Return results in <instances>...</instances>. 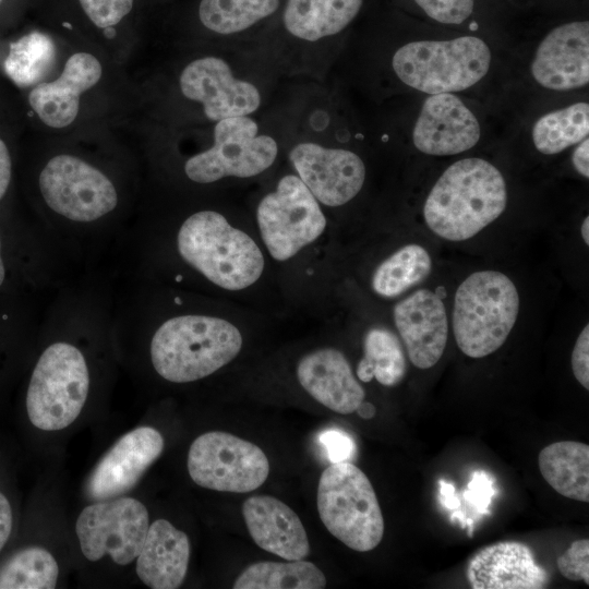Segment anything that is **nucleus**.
Masks as SVG:
<instances>
[{
	"label": "nucleus",
	"mask_w": 589,
	"mask_h": 589,
	"mask_svg": "<svg viewBox=\"0 0 589 589\" xmlns=\"http://www.w3.org/2000/svg\"><path fill=\"white\" fill-rule=\"evenodd\" d=\"M242 515L253 541L263 550L287 561L305 558L310 542L302 521L284 502L255 495L242 505Z\"/></svg>",
	"instance_id": "nucleus-20"
},
{
	"label": "nucleus",
	"mask_w": 589,
	"mask_h": 589,
	"mask_svg": "<svg viewBox=\"0 0 589 589\" xmlns=\"http://www.w3.org/2000/svg\"><path fill=\"white\" fill-rule=\"evenodd\" d=\"M393 315L411 363L423 370L435 365L448 336L446 309L437 293L419 289L399 301Z\"/></svg>",
	"instance_id": "nucleus-16"
},
{
	"label": "nucleus",
	"mask_w": 589,
	"mask_h": 589,
	"mask_svg": "<svg viewBox=\"0 0 589 589\" xmlns=\"http://www.w3.org/2000/svg\"><path fill=\"white\" fill-rule=\"evenodd\" d=\"M491 64V47L473 35L408 41L388 58L398 83L428 95L469 89L488 75Z\"/></svg>",
	"instance_id": "nucleus-6"
},
{
	"label": "nucleus",
	"mask_w": 589,
	"mask_h": 589,
	"mask_svg": "<svg viewBox=\"0 0 589 589\" xmlns=\"http://www.w3.org/2000/svg\"><path fill=\"white\" fill-rule=\"evenodd\" d=\"M467 579L473 589H540L548 572L536 563L531 549L517 541H501L480 549L468 562Z\"/></svg>",
	"instance_id": "nucleus-17"
},
{
	"label": "nucleus",
	"mask_w": 589,
	"mask_h": 589,
	"mask_svg": "<svg viewBox=\"0 0 589 589\" xmlns=\"http://www.w3.org/2000/svg\"><path fill=\"white\" fill-rule=\"evenodd\" d=\"M363 358L357 366L361 382L375 378L384 386L397 385L407 370L406 358L397 336L387 328L369 329L363 340Z\"/></svg>",
	"instance_id": "nucleus-26"
},
{
	"label": "nucleus",
	"mask_w": 589,
	"mask_h": 589,
	"mask_svg": "<svg viewBox=\"0 0 589 589\" xmlns=\"http://www.w3.org/2000/svg\"><path fill=\"white\" fill-rule=\"evenodd\" d=\"M259 115V113H257ZM257 115L225 118L212 123L211 144L185 158L182 172L194 184L225 179H251L271 169L280 154L279 137L289 134L286 118Z\"/></svg>",
	"instance_id": "nucleus-5"
},
{
	"label": "nucleus",
	"mask_w": 589,
	"mask_h": 589,
	"mask_svg": "<svg viewBox=\"0 0 589 589\" xmlns=\"http://www.w3.org/2000/svg\"><path fill=\"white\" fill-rule=\"evenodd\" d=\"M317 510L329 533L354 551H371L383 539L384 519L374 489L349 461L333 462L322 472Z\"/></svg>",
	"instance_id": "nucleus-8"
},
{
	"label": "nucleus",
	"mask_w": 589,
	"mask_h": 589,
	"mask_svg": "<svg viewBox=\"0 0 589 589\" xmlns=\"http://www.w3.org/2000/svg\"><path fill=\"white\" fill-rule=\"evenodd\" d=\"M288 160L321 205L338 207L362 190L366 168L358 153L347 147L293 136Z\"/></svg>",
	"instance_id": "nucleus-12"
},
{
	"label": "nucleus",
	"mask_w": 589,
	"mask_h": 589,
	"mask_svg": "<svg viewBox=\"0 0 589 589\" xmlns=\"http://www.w3.org/2000/svg\"><path fill=\"white\" fill-rule=\"evenodd\" d=\"M362 419H372L375 416V407L369 401H362L356 409Z\"/></svg>",
	"instance_id": "nucleus-40"
},
{
	"label": "nucleus",
	"mask_w": 589,
	"mask_h": 589,
	"mask_svg": "<svg viewBox=\"0 0 589 589\" xmlns=\"http://www.w3.org/2000/svg\"><path fill=\"white\" fill-rule=\"evenodd\" d=\"M190 558L188 536L166 519L149 525L136 557V574L152 589L179 588Z\"/></svg>",
	"instance_id": "nucleus-21"
},
{
	"label": "nucleus",
	"mask_w": 589,
	"mask_h": 589,
	"mask_svg": "<svg viewBox=\"0 0 589 589\" xmlns=\"http://www.w3.org/2000/svg\"><path fill=\"white\" fill-rule=\"evenodd\" d=\"M3 238L0 233V288L4 285L8 277V268L5 264V259L3 254Z\"/></svg>",
	"instance_id": "nucleus-41"
},
{
	"label": "nucleus",
	"mask_w": 589,
	"mask_h": 589,
	"mask_svg": "<svg viewBox=\"0 0 589 589\" xmlns=\"http://www.w3.org/2000/svg\"><path fill=\"white\" fill-rule=\"evenodd\" d=\"M480 137L478 117L455 93L428 95L411 132L413 146L432 156L465 153L474 147Z\"/></svg>",
	"instance_id": "nucleus-14"
},
{
	"label": "nucleus",
	"mask_w": 589,
	"mask_h": 589,
	"mask_svg": "<svg viewBox=\"0 0 589 589\" xmlns=\"http://www.w3.org/2000/svg\"><path fill=\"white\" fill-rule=\"evenodd\" d=\"M431 268V256L422 245L406 244L376 267L371 286L381 297H397L424 280Z\"/></svg>",
	"instance_id": "nucleus-27"
},
{
	"label": "nucleus",
	"mask_w": 589,
	"mask_h": 589,
	"mask_svg": "<svg viewBox=\"0 0 589 589\" xmlns=\"http://www.w3.org/2000/svg\"><path fill=\"white\" fill-rule=\"evenodd\" d=\"M283 0H201L197 16L205 31L227 48L247 49L251 34L281 9Z\"/></svg>",
	"instance_id": "nucleus-22"
},
{
	"label": "nucleus",
	"mask_w": 589,
	"mask_h": 589,
	"mask_svg": "<svg viewBox=\"0 0 589 589\" xmlns=\"http://www.w3.org/2000/svg\"><path fill=\"white\" fill-rule=\"evenodd\" d=\"M432 21L445 25H460L468 21L476 0H412Z\"/></svg>",
	"instance_id": "nucleus-30"
},
{
	"label": "nucleus",
	"mask_w": 589,
	"mask_h": 589,
	"mask_svg": "<svg viewBox=\"0 0 589 589\" xmlns=\"http://www.w3.org/2000/svg\"><path fill=\"white\" fill-rule=\"evenodd\" d=\"M149 527L148 512L133 497L98 501L80 514L75 531L83 555L92 562L109 555L119 565L133 562Z\"/></svg>",
	"instance_id": "nucleus-11"
},
{
	"label": "nucleus",
	"mask_w": 589,
	"mask_h": 589,
	"mask_svg": "<svg viewBox=\"0 0 589 589\" xmlns=\"http://www.w3.org/2000/svg\"><path fill=\"white\" fill-rule=\"evenodd\" d=\"M297 377L316 401L341 414L354 412L365 397L347 358L335 348H321L303 356L297 365Z\"/></svg>",
	"instance_id": "nucleus-19"
},
{
	"label": "nucleus",
	"mask_w": 589,
	"mask_h": 589,
	"mask_svg": "<svg viewBox=\"0 0 589 589\" xmlns=\"http://www.w3.org/2000/svg\"><path fill=\"white\" fill-rule=\"evenodd\" d=\"M12 179V159L7 144L0 139V201L4 197Z\"/></svg>",
	"instance_id": "nucleus-36"
},
{
	"label": "nucleus",
	"mask_w": 589,
	"mask_h": 589,
	"mask_svg": "<svg viewBox=\"0 0 589 589\" xmlns=\"http://www.w3.org/2000/svg\"><path fill=\"white\" fill-rule=\"evenodd\" d=\"M364 0H285L279 28L261 36L249 49L278 75L322 81L337 52V43L359 15Z\"/></svg>",
	"instance_id": "nucleus-2"
},
{
	"label": "nucleus",
	"mask_w": 589,
	"mask_h": 589,
	"mask_svg": "<svg viewBox=\"0 0 589 589\" xmlns=\"http://www.w3.org/2000/svg\"><path fill=\"white\" fill-rule=\"evenodd\" d=\"M558 572L574 581L582 580L589 585V540L574 541L556 561Z\"/></svg>",
	"instance_id": "nucleus-32"
},
{
	"label": "nucleus",
	"mask_w": 589,
	"mask_h": 589,
	"mask_svg": "<svg viewBox=\"0 0 589 589\" xmlns=\"http://www.w3.org/2000/svg\"><path fill=\"white\" fill-rule=\"evenodd\" d=\"M492 494L493 490L488 477L481 471L474 472L465 492L466 500L476 505L480 512H485L483 508L489 505Z\"/></svg>",
	"instance_id": "nucleus-35"
},
{
	"label": "nucleus",
	"mask_w": 589,
	"mask_h": 589,
	"mask_svg": "<svg viewBox=\"0 0 589 589\" xmlns=\"http://www.w3.org/2000/svg\"><path fill=\"white\" fill-rule=\"evenodd\" d=\"M256 223L271 256L287 261L314 242L326 228L320 202L296 172L281 176L259 201Z\"/></svg>",
	"instance_id": "nucleus-9"
},
{
	"label": "nucleus",
	"mask_w": 589,
	"mask_h": 589,
	"mask_svg": "<svg viewBox=\"0 0 589 589\" xmlns=\"http://www.w3.org/2000/svg\"><path fill=\"white\" fill-rule=\"evenodd\" d=\"M589 135V104L577 101L540 116L531 129L534 148L556 155Z\"/></svg>",
	"instance_id": "nucleus-24"
},
{
	"label": "nucleus",
	"mask_w": 589,
	"mask_h": 589,
	"mask_svg": "<svg viewBox=\"0 0 589 589\" xmlns=\"http://www.w3.org/2000/svg\"><path fill=\"white\" fill-rule=\"evenodd\" d=\"M519 294L505 274L478 271L457 288L453 333L458 348L470 358H483L506 341L519 312Z\"/></svg>",
	"instance_id": "nucleus-7"
},
{
	"label": "nucleus",
	"mask_w": 589,
	"mask_h": 589,
	"mask_svg": "<svg viewBox=\"0 0 589 589\" xmlns=\"http://www.w3.org/2000/svg\"><path fill=\"white\" fill-rule=\"evenodd\" d=\"M101 64L93 55H72L60 76L34 87L28 101L38 118L50 128L71 124L80 108L82 93L95 86L101 77Z\"/></svg>",
	"instance_id": "nucleus-18"
},
{
	"label": "nucleus",
	"mask_w": 589,
	"mask_h": 589,
	"mask_svg": "<svg viewBox=\"0 0 589 589\" xmlns=\"http://www.w3.org/2000/svg\"><path fill=\"white\" fill-rule=\"evenodd\" d=\"M572 164L581 177L589 178V137L575 145L572 154Z\"/></svg>",
	"instance_id": "nucleus-37"
},
{
	"label": "nucleus",
	"mask_w": 589,
	"mask_h": 589,
	"mask_svg": "<svg viewBox=\"0 0 589 589\" xmlns=\"http://www.w3.org/2000/svg\"><path fill=\"white\" fill-rule=\"evenodd\" d=\"M88 19L99 28L118 24L132 10L134 0H79Z\"/></svg>",
	"instance_id": "nucleus-31"
},
{
	"label": "nucleus",
	"mask_w": 589,
	"mask_h": 589,
	"mask_svg": "<svg viewBox=\"0 0 589 589\" xmlns=\"http://www.w3.org/2000/svg\"><path fill=\"white\" fill-rule=\"evenodd\" d=\"M59 567L49 551L31 546L16 552L0 568V589H52Z\"/></svg>",
	"instance_id": "nucleus-29"
},
{
	"label": "nucleus",
	"mask_w": 589,
	"mask_h": 589,
	"mask_svg": "<svg viewBox=\"0 0 589 589\" xmlns=\"http://www.w3.org/2000/svg\"><path fill=\"white\" fill-rule=\"evenodd\" d=\"M163 449V435L152 426L124 434L93 470L86 485L88 496L103 501L131 490Z\"/></svg>",
	"instance_id": "nucleus-15"
},
{
	"label": "nucleus",
	"mask_w": 589,
	"mask_h": 589,
	"mask_svg": "<svg viewBox=\"0 0 589 589\" xmlns=\"http://www.w3.org/2000/svg\"><path fill=\"white\" fill-rule=\"evenodd\" d=\"M1 1H2V0H0V2H1Z\"/></svg>",
	"instance_id": "nucleus-43"
},
{
	"label": "nucleus",
	"mask_w": 589,
	"mask_h": 589,
	"mask_svg": "<svg viewBox=\"0 0 589 589\" xmlns=\"http://www.w3.org/2000/svg\"><path fill=\"white\" fill-rule=\"evenodd\" d=\"M581 238L586 245H589V217L587 216L581 224Z\"/></svg>",
	"instance_id": "nucleus-42"
},
{
	"label": "nucleus",
	"mask_w": 589,
	"mask_h": 589,
	"mask_svg": "<svg viewBox=\"0 0 589 589\" xmlns=\"http://www.w3.org/2000/svg\"><path fill=\"white\" fill-rule=\"evenodd\" d=\"M572 370L579 384L589 389V325L587 324L576 339L572 352Z\"/></svg>",
	"instance_id": "nucleus-34"
},
{
	"label": "nucleus",
	"mask_w": 589,
	"mask_h": 589,
	"mask_svg": "<svg viewBox=\"0 0 589 589\" xmlns=\"http://www.w3.org/2000/svg\"><path fill=\"white\" fill-rule=\"evenodd\" d=\"M12 530V509L8 498L0 492V551Z\"/></svg>",
	"instance_id": "nucleus-38"
},
{
	"label": "nucleus",
	"mask_w": 589,
	"mask_h": 589,
	"mask_svg": "<svg viewBox=\"0 0 589 589\" xmlns=\"http://www.w3.org/2000/svg\"><path fill=\"white\" fill-rule=\"evenodd\" d=\"M326 577L313 563L257 562L247 567L233 582L235 589H323Z\"/></svg>",
	"instance_id": "nucleus-25"
},
{
	"label": "nucleus",
	"mask_w": 589,
	"mask_h": 589,
	"mask_svg": "<svg viewBox=\"0 0 589 589\" xmlns=\"http://www.w3.org/2000/svg\"><path fill=\"white\" fill-rule=\"evenodd\" d=\"M320 442L333 462L349 461L354 453L356 445L352 438L337 429H328L320 434Z\"/></svg>",
	"instance_id": "nucleus-33"
},
{
	"label": "nucleus",
	"mask_w": 589,
	"mask_h": 589,
	"mask_svg": "<svg viewBox=\"0 0 589 589\" xmlns=\"http://www.w3.org/2000/svg\"><path fill=\"white\" fill-rule=\"evenodd\" d=\"M530 74L539 86L552 92L588 85L589 22H565L549 31L533 52Z\"/></svg>",
	"instance_id": "nucleus-13"
},
{
	"label": "nucleus",
	"mask_w": 589,
	"mask_h": 589,
	"mask_svg": "<svg viewBox=\"0 0 589 589\" xmlns=\"http://www.w3.org/2000/svg\"><path fill=\"white\" fill-rule=\"evenodd\" d=\"M544 480L561 495L589 502V446L562 441L545 446L538 457Z\"/></svg>",
	"instance_id": "nucleus-23"
},
{
	"label": "nucleus",
	"mask_w": 589,
	"mask_h": 589,
	"mask_svg": "<svg viewBox=\"0 0 589 589\" xmlns=\"http://www.w3.org/2000/svg\"><path fill=\"white\" fill-rule=\"evenodd\" d=\"M56 47L47 35L32 32L11 43L4 70L20 87H27L43 80L53 65Z\"/></svg>",
	"instance_id": "nucleus-28"
},
{
	"label": "nucleus",
	"mask_w": 589,
	"mask_h": 589,
	"mask_svg": "<svg viewBox=\"0 0 589 589\" xmlns=\"http://www.w3.org/2000/svg\"><path fill=\"white\" fill-rule=\"evenodd\" d=\"M171 249L189 271L229 291L255 284L265 266L256 242L213 208L196 209L180 220Z\"/></svg>",
	"instance_id": "nucleus-3"
},
{
	"label": "nucleus",
	"mask_w": 589,
	"mask_h": 589,
	"mask_svg": "<svg viewBox=\"0 0 589 589\" xmlns=\"http://www.w3.org/2000/svg\"><path fill=\"white\" fill-rule=\"evenodd\" d=\"M113 308L151 325V364L170 383L205 378L232 361L242 348V335L230 321L201 312H180L156 318L115 279Z\"/></svg>",
	"instance_id": "nucleus-1"
},
{
	"label": "nucleus",
	"mask_w": 589,
	"mask_h": 589,
	"mask_svg": "<svg viewBox=\"0 0 589 589\" xmlns=\"http://www.w3.org/2000/svg\"><path fill=\"white\" fill-rule=\"evenodd\" d=\"M507 205V185L497 167L480 157L448 166L430 190L423 217L429 229L448 241H465L496 220Z\"/></svg>",
	"instance_id": "nucleus-4"
},
{
	"label": "nucleus",
	"mask_w": 589,
	"mask_h": 589,
	"mask_svg": "<svg viewBox=\"0 0 589 589\" xmlns=\"http://www.w3.org/2000/svg\"><path fill=\"white\" fill-rule=\"evenodd\" d=\"M187 465L197 485L221 492L254 491L269 473L268 459L257 445L221 431L197 436L190 446Z\"/></svg>",
	"instance_id": "nucleus-10"
},
{
	"label": "nucleus",
	"mask_w": 589,
	"mask_h": 589,
	"mask_svg": "<svg viewBox=\"0 0 589 589\" xmlns=\"http://www.w3.org/2000/svg\"><path fill=\"white\" fill-rule=\"evenodd\" d=\"M438 484L443 504L448 508L458 507L459 501L457 497L454 496V486L450 483L445 482L444 480H441Z\"/></svg>",
	"instance_id": "nucleus-39"
}]
</instances>
